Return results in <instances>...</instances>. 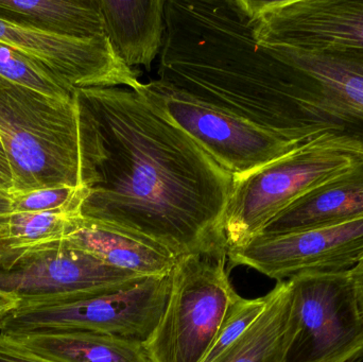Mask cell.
I'll return each mask as SVG.
<instances>
[{
    "label": "cell",
    "instance_id": "cell-1",
    "mask_svg": "<svg viewBox=\"0 0 363 362\" xmlns=\"http://www.w3.org/2000/svg\"><path fill=\"white\" fill-rule=\"evenodd\" d=\"M74 99L83 219L176 257L228 251L232 174L140 91L84 87L74 89Z\"/></svg>",
    "mask_w": 363,
    "mask_h": 362
},
{
    "label": "cell",
    "instance_id": "cell-2",
    "mask_svg": "<svg viewBox=\"0 0 363 362\" xmlns=\"http://www.w3.org/2000/svg\"><path fill=\"white\" fill-rule=\"evenodd\" d=\"M267 48L290 65L283 137L298 147L363 155V51Z\"/></svg>",
    "mask_w": 363,
    "mask_h": 362
},
{
    "label": "cell",
    "instance_id": "cell-3",
    "mask_svg": "<svg viewBox=\"0 0 363 362\" xmlns=\"http://www.w3.org/2000/svg\"><path fill=\"white\" fill-rule=\"evenodd\" d=\"M0 140L12 176L10 195L81 186L76 102L0 77Z\"/></svg>",
    "mask_w": 363,
    "mask_h": 362
},
{
    "label": "cell",
    "instance_id": "cell-4",
    "mask_svg": "<svg viewBox=\"0 0 363 362\" xmlns=\"http://www.w3.org/2000/svg\"><path fill=\"white\" fill-rule=\"evenodd\" d=\"M169 289L170 273L108 293L17 303L2 319L0 334L91 333L145 342L160 322Z\"/></svg>",
    "mask_w": 363,
    "mask_h": 362
},
{
    "label": "cell",
    "instance_id": "cell-5",
    "mask_svg": "<svg viewBox=\"0 0 363 362\" xmlns=\"http://www.w3.org/2000/svg\"><path fill=\"white\" fill-rule=\"evenodd\" d=\"M228 251L177 257L167 303L144 348L151 362H201L239 297Z\"/></svg>",
    "mask_w": 363,
    "mask_h": 362
},
{
    "label": "cell",
    "instance_id": "cell-6",
    "mask_svg": "<svg viewBox=\"0 0 363 362\" xmlns=\"http://www.w3.org/2000/svg\"><path fill=\"white\" fill-rule=\"evenodd\" d=\"M353 163L354 155L302 146L235 179L224 221L228 252L247 246L296 200L347 171Z\"/></svg>",
    "mask_w": 363,
    "mask_h": 362
},
{
    "label": "cell",
    "instance_id": "cell-7",
    "mask_svg": "<svg viewBox=\"0 0 363 362\" xmlns=\"http://www.w3.org/2000/svg\"><path fill=\"white\" fill-rule=\"evenodd\" d=\"M294 336L287 362H363V323L350 271L289 278Z\"/></svg>",
    "mask_w": 363,
    "mask_h": 362
},
{
    "label": "cell",
    "instance_id": "cell-8",
    "mask_svg": "<svg viewBox=\"0 0 363 362\" xmlns=\"http://www.w3.org/2000/svg\"><path fill=\"white\" fill-rule=\"evenodd\" d=\"M142 278L106 265L66 238L0 249V293L17 303L108 293Z\"/></svg>",
    "mask_w": 363,
    "mask_h": 362
},
{
    "label": "cell",
    "instance_id": "cell-9",
    "mask_svg": "<svg viewBox=\"0 0 363 362\" xmlns=\"http://www.w3.org/2000/svg\"><path fill=\"white\" fill-rule=\"evenodd\" d=\"M258 44L307 53L363 51V0H242Z\"/></svg>",
    "mask_w": 363,
    "mask_h": 362
},
{
    "label": "cell",
    "instance_id": "cell-10",
    "mask_svg": "<svg viewBox=\"0 0 363 362\" xmlns=\"http://www.w3.org/2000/svg\"><path fill=\"white\" fill-rule=\"evenodd\" d=\"M138 91L159 106L235 179L242 178L300 148L253 123L196 103L155 80Z\"/></svg>",
    "mask_w": 363,
    "mask_h": 362
},
{
    "label": "cell",
    "instance_id": "cell-11",
    "mask_svg": "<svg viewBox=\"0 0 363 362\" xmlns=\"http://www.w3.org/2000/svg\"><path fill=\"white\" fill-rule=\"evenodd\" d=\"M363 263V218L274 236H257L228 252V268L245 266L272 280L307 272L350 271Z\"/></svg>",
    "mask_w": 363,
    "mask_h": 362
},
{
    "label": "cell",
    "instance_id": "cell-12",
    "mask_svg": "<svg viewBox=\"0 0 363 362\" xmlns=\"http://www.w3.org/2000/svg\"><path fill=\"white\" fill-rule=\"evenodd\" d=\"M0 43L44 62L70 89L129 87L144 83L115 55L108 38H62L0 18Z\"/></svg>",
    "mask_w": 363,
    "mask_h": 362
},
{
    "label": "cell",
    "instance_id": "cell-13",
    "mask_svg": "<svg viewBox=\"0 0 363 362\" xmlns=\"http://www.w3.org/2000/svg\"><path fill=\"white\" fill-rule=\"evenodd\" d=\"M363 218V155L351 168L298 198L258 236H274Z\"/></svg>",
    "mask_w": 363,
    "mask_h": 362
},
{
    "label": "cell",
    "instance_id": "cell-14",
    "mask_svg": "<svg viewBox=\"0 0 363 362\" xmlns=\"http://www.w3.org/2000/svg\"><path fill=\"white\" fill-rule=\"evenodd\" d=\"M104 33L128 67L151 69L165 36L166 0H98Z\"/></svg>",
    "mask_w": 363,
    "mask_h": 362
},
{
    "label": "cell",
    "instance_id": "cell-15",
    "mask_svg": "<svg viewBox=\"0 0 363 362\" xmlns=\"http://www.w3.org/2000/svg\"><path fill=\"white\" fill-rule=\"evenodd\" d=\"M65 238L106 265L140 278L167 276L177 261L157 244L81 216Z\"/></svg>",
    "mask_w": 363,
    "mask_h": 362
},
{
    "label": "cell",
    "instance_id": "cell-16",
    "mask_svg": "<svg viewBox=\"0 0 363 362\" xmlns=\"http://www.w3.org/2000/svg\"><path fill=\"white\" fill-rule=\"evenodd\" d=\"M266 295L262 314L215 362H287L294 336L291 282H277Z\"/></svg>",
    "mask_w": 363,
    "mask_h": 362
},
{
    "label": "cell",
    "instance_id": "cell-17",
    "mask_svg": "<svg viewBox=\"0 0 363 362\" xmlns=\"http://www.w3.org/2000/svg\"><path fill=\"white\" fill-rule=\"evenodd\" d=\"M0 18L62 38H106L98 0H0Z\"/></svg>",
    "mask_w": 363,
    "mask_h": 362
},
{
    "label": "cell",
    "instance_id": "cell-18",
    "mask_svg": "<svg viewBox=\"0 0 363 362\" xmlns=\"http://www.w3.org/2000/svg\"><path fill=\"white\" fill-rule=\"evenodd\" d=\"M53 362H151L144 342L91 333H47L15 338Z\"/></svg>",
    "mask_w": 363,
    "mask_h": 362
},
{
    "label": "cell",
    "instance_id": "cell-19",
    "mask_svg": "<svg viewBox=\"0 0 363 362\" xmlns=\"http://www.w3.org/2000/svg\"><path fill=\"white\" fill-rule=\"evenodd\" d=\"M79 216L63 212L11 213L0 236V249L29 248L63 239Z\"/></svg>",
    "mask_w": 363,
    "mask_h": 362
},
{
    "label": "cell",
    "instance_id": "cell-20",
    "mask_svg": "<svg viewBox=\"0 0 363 362\" xmlns=\"http://www.w3.org/2000/svg\"><path fill=\"white\" fill-rule=\"evenodd\" d=\"M0 77L57 99L74 97V89L44 62L4 43H0Z\"/></svg>",
    "mask_w": 363,
    "mask_h": 362
},
{
    "label": "cell",
    "instance_id": "cell-21",
    "mask_svg": "<svg viewBox=\"0 0 363 362\" xmlns=\"http://www.w3.org/2000/svg\"><path fill=\"white\" fill-rule=\"evenodd\" d=\"M267 295L257 299H245L239 295L230 305L211 348L201 362H215L222 356L262 314Z\"/></svg>",
    "mask_w": 363,
    "mask_h": 362
},
{
    "label": "cell",
    "instance_id": "cell-22",
    "mask_svg": "<svg viewBox=\"0 0 363 362\" xmlns=\"http://www.w3.org/2000/svg\"><path fill=\"white\" fill-rule=\"evenodd\" d=\"M82 186H55L12 196L11 213L63 212L80 215Z\"/></svg>",
    "mask_w": 363,
    "mask_h": 362
},
{
    "label": "cell",
    "instance_id": "cell-23",
    "mask_svg": "<svg viewBox=\"0 0 363 362\" xmlns=\"http://www.w3.org/2000/svg\"><path fill=\"white\" fill-rule=\"evenodd\" d=\"M0 362H53L30 350L19 340L0 334Z\"/></svg>",
    "mask_w": 363,
    "mask_h": 362
},
{
    "label": "cell",
    "instance_id": "cell-24",
    "mask_svg": "<svg viewBox=\"0 0 363 362\" xmlns=\"http://www.w3.org/2000/svg\"><path fill=\"white\" fill-rule=\"evenodd\" d=\"M350 273H351L352 281H353L358 312H359V316L363 323V263L350 270Z\"/></svg>",
    "mask_w": 363,
    "mask_h": 362
},
{
    "label": "cell",
    "instance_id": "cell-25",
    "mask_svg": "<svg viewBox=\"0 0 363 362\" xmlns=\"http://www.w3.org/2000/svg\"><path fill=\"white\" fill-rule=\"evenodd\" d=\"M11 188H12V176H11L8 159L0 140V189L10 193Z\"/></svg>",
    "mask_w": 363,
    "mask_h": 362
},
{
    "label": "cell",
    "instance_id": "cell-26",
    "mask_svg": "<svg viewBox=\"0 0 363 362\" xmlns=\"http://www.w3.org/2000/svg\"><path fill=\"white\" fill-rule=\"evenodd\" d=\"M11 202L12 196L8 191L0 189V236L6 227L9 215L11 214Z\"/></svg>",
    "mask_w": 363,
    "mask_h": 362
},
{
    "label": "cell",
    "instance_id": "cell-27",
    "mask_svg": "<svg viewBox=\"0 0 363 362\" xmlns=\"http://www.w3.org/2000/svg\"><path fill=\"white\" fill-rule=\"evenodd\" d=\"M16 304L17 300L15 299V298L0 293V324H1V321L2 319L4 318V316H6L11 310H13V308L16 306Z\"/></svg>",
    "mask_w": 363,
    "mask_h": 362
}]
</instances>
